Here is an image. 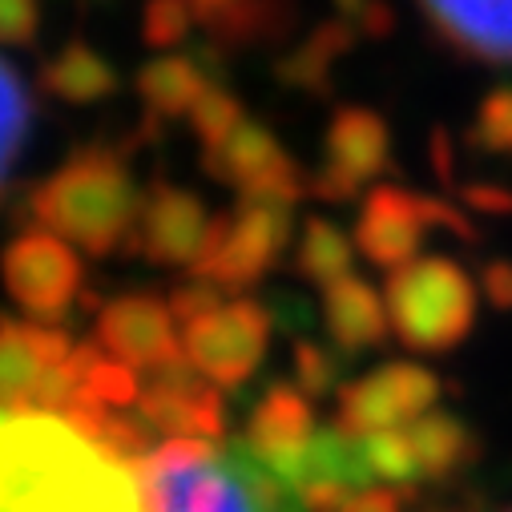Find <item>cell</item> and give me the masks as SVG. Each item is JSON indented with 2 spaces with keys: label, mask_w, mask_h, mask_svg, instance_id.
Masks as SVG:
<instances>
[{
  "label": "cell",
  "mask_w": 512,
  "mask_h": 512,
  "mask_svg": "<svg viewBox=\"0 0 512 512\" xmlns=\"http://www.w3.org/2000/svg\"><path fill=\"white\" fill-rule=\"evenodd\" d=\"M480 154H512V89H492L468 130Z\"/></svg>",
  "instance_id": "f1b7e54d"
},
{
  "label": "cell",
  "mask_w": 512,
  "mask_h": 512,
  "mask_svg": "<svg viewBox=\"0 0 512 512\" xmlns=\"http://www.w3.org/2000/svg\"><path fill=\"white\" fill-rule=\"evenodd\" d=\"M202 162L218 182L234 186L242 198H267V202L295 206L307 190L303 170L259 121H242L222 146L202 150Z\"/></svg>",
  "instance_id": "30bf717a"
},
{
  "label": "cell",
  "mask_w": 512,
  "mask_h": 512,
  "mask_svg": "<svg viewBox=\"0 0 512 512\" xmlns=\"http://www.w3.org/2000/svg\"><path fill=\"white\" fill-rule=\"evenodd\" d=\"M0 279L25 315L37 323H57L77 307L85 271L65 238L49 230H25L0 254Z\"/></svg>",
  "instance_id": "52a82bcc"
},
{
  "label": "cell",
  "mask_w": 512,
  "mask_h": 512,
  "mask_svg": "<svg viewBox=\"0 0 512 512\" xmlns=\"http://www.w3.org/2000/svg\"><path fill=\"white\" fill-rule=\"evenodd\" d=\"M388 315L392 331L408 351L444 355L472 335L476 323V287L452 259L428 254L388 279Z\"/></svg>",
  "instance_id": "3957f363"
},
{
  "label": "cell",
  "mask_w": 512,
  "mask_h": 512,
  "mask_svg": "<svg viewBox=\"0 0 512 512\" xmlns=\"http://www.w3.org/2000/svg\"><path fill=\"white\" fill-rule=\"evenodd\" d=\"M73 339L37 319H0V408L29 412L37 383L73 355Z\"/></svg>",
  "instance_id": "2e32d148"
},
{
  "label": "cell",
  "mask_w": 512,
  "mask_h": 512,
  "mask_svg": "<svg viewBox=\"0 0 512 512\" xmlns=\"http://www.w3.org/2000/svg\"><path fill=\"white\" fill-rule=\"evenodd\" d=\"M138 89H142V101H146L150 117H178V113H190L202 101L210 81H206V69L198 61L162 57V61H150L142 69Z\"/></svg>",
  "instance_id": "7402d4cb"
},
{
  "label": "cell",
  "mask_w": 512,
  "mask_h": 512,
  "mask_svg": "<svg viewBox=\"0 0 512 512\" xmlns=\"http://www.w3.org/2000/svg\"><path fill=\"white\" fill-rule=\"evenodd\" d=\"M315 436V408L311 396L299 392V383H271L263 400L254 404L250 424H246V444L259 452L275 472H283L303 444Z\"/></svg>",
  "instance_id": "ac0fdd59"
},
{
  "label": "cell",
  "mask_w": 512,
  "mask_h": 512,
  "mask_svg": "<svg viewBox=\"0 0 512 512\" xmlns=\"http://www.w3.org/2000/svg\"><path fill=\"white\" fill-rule=\"evenodd\" d=\"M424 512H460V508H424Z\"/></svg>",
  "instance_id": "74e56055"
},
{
  "label": "cell",
  "mask_w": 512,
  "mask_h": 512,
  "mask_svg": "<svg viewBox=\"0 0 512 512\" xmlns=\"http://www.w3.org/2000/svg\"><path fill=\"white\" fill-rule=\"evenodd\" d=\"M291 234L295 218L287 202L242 198L238 210L214 218L206 246L190 267V279H202L218 291H250L279 267Z\"/></svg>",
  "instance_id": "277c9868"
},
{
  "label": "cell",
  "mask_w": 512,
  "mask_h": 512,
  "mask_svg": "<svg viewBox=\"0 0 512 512\" xmlns=\"http://www.w3.org/2000/svg\"><path fill=\"white\" fill-rule=\"evenodd\" d=\"M41 85L61 97V101H73V105H89V101H101L117 89V73L109 69V61L101 53H93L89 45H69L61 49L45 73H41Z\"/></svg>",
  "instance_id": "603a6c76"
},
{
  "label": "cell",
  "mask_w": 512,
  "mask_h": 512,
  "mask_svg": "<svg viewBox=\"0 0 512 512\" xmlns=\"http://www.w3.org/2000/svg\"><path fill=\"white\" fill-rule=\"evenodd\" d=\"M29 130H33V101H29V89L21 81V73L0 57V194H5L21 154H25V142H29Z\"/></svg>",
  "instance_id": "484cf974"
},
{
  "label": "cell",
  "mask_w": 512,
  "mask_h": 512,
  "mask_svg": "<svg viewBox=\"0 0 512 512\" xmlns=\"http://www.w3.org/2000/svg\"><path fill=\"white\" fill-rule=\"evenodd\" d=\"M97 343L105 347V355L146 371H162L186 359L170 299L146 291L117 295L97 311Z\"/></svg>",
  "instance_id": "7c38bea8"
},
{
  "label": "cell",
  "mask_w": 512,
  "mask_h": 512,
  "mask_svg": "<svg viewBox=\"0 0 512 512\" xmlns=\"http://www.w3.org/2000/svg\"><path fill=\"white\" fill-rule=\"evenodd\" d=\"M440 396V375L420 363H383L339 392V428L355 436H375L408 428L432 412Z\"/></svg>",
  "instance_id": "ba28073f"
},
{
  "label": "cell",
  "mask_w": 512,
  "mask_h": 512,
  "mask_svg": "<svg viewBox=\"0 0 512 512\" xmlns=\"http://www.w3.org/2000/svg\"><path fill=\"white\" fill-rule=\"evenodd\" d=\"M267 311H271L275 327H283V331H303V327L311 323V307H307L299 295H291V291H279V295L267 303Z\"/></svg>",
  "instance_id": "d590c367"
},
{
  "label": "cell",
  "mask_w": 512,
  "mask_h": 512,
  "mask_svg": "<svg viewBox=\"0 0 512 512\" xmlns=\"http://www.w3.org/2000/svg\"><path fill=\"white\" fill-rule=\"evenodd\" d=\"M154 512H254L226 460L206 440H170L138 464Z\"/></svg>",
  "instance_id": "5b68a950"
},
{
  "label": "cell",
  "mask_w": 512,
  "mask_h": 512,
  "mask_svg": "<svg viewBox=\"0 0 512 512\" xmlns=\"http://www.w3.org/2000/svg\"><path fill=\"white\" fill-rule=\"evenodd\" d=\"M424 230H428L424 194H412L404 186H375L363 198V210L355 222V246L363 250L367 263L383 271H400L416 263Z\"/></svg>",
  "instance_id": "9a60e30c"
},
{
  "label": "cell",
  "mask_w": 512,
  "mask_h": 512,
  "mask_svg": "<svg viewBox=\"0 0 512 512\" xmlns=\"http://www.w3.org/2000/svg\"><path fill=\"white\" fill-rule=\"evenodd\" d=\"M339 512H404V500L392 488H367V492H355Z\"/></svg>",
  "instance_id": "8d00e7d4"
},
{
  "label": "cell",
  "mask_w": 512,
  "mask_h": 512,
  "mask_svg": "<svg viewBox=\"0 0 512 512\" xmlns=\"http://www.w3.org/2000/svg\"><path fill=\"white\" fill-rule=\"evenodd\" d=\"M428 25L464 57L512 65V0H416Z\"/></svg>",
  "instance_id": "e0dca14e"
},
{
  "label": "cell",
  "mask_w": 512,
  "mask_h": 512,
  "mask_svg": "<svg viewBox=\"0 0 512 512\" xmlns=\"http://www.w3.org/2000/svg\"><path fill=\"white\" fill-rule=\"evenodd\" d=\"M0 512H154L138 464L85 440L65 416L0 420Z\"/></svg>",
  "instance_id": "6da1fadb"
},
{
  "label": "cell",
  "mask_w": 512,
  "mask_h": 512,
  "mask_svg": "<svg viewBox=\"0 0 512 512\" xmlns=\"http://www.w3.org/2000/svg\"><path fill=\"white\" fill-rule=\"evenodd\" d=\"M210 226H214V218L206 214L198 194L162 182L146 194L125 250L154 267H194V259L206 246Z\"/></svg>",
  "instance_id": "5bb4252c"
},
{
  "label": "cell",
  "mask_w": 512,
  "mask_h": 512,
  "mask_svg": "<svg viewBox=\"0 0 512 512\" xmlns=\"http://www.w3.org/2000/svg\"><path fill=\"white\" fill-rule=\"evenodd\" d=\"M138 416L170 440H222V432H226L222 392L186 359H178L146 379Z\"/></svg>",
  "instance_id": "4fadbf2b"
},
{
  "label": "cell",
  "mask_w": 512,
  "mask_h": 512,
  "mask_svg": "<svg viewBox=\"0 0 512 512\" xmlns=\"http://www.w3.org/2000/svg\"><path fill=\"white\" fill-rule=\"evenodd\" d=\"M392 162V138L379 113L343 105L323 134V166L307 178V190L323 202H351Z\"/></svg>",
  "instance_id": "9c48e42d"
},
{
  "label": "cell",
  "mask_w": 512,
  "mask_h": 512,
  "mask_svg": "<svg viewBox=\"0 0 512 512\" xmlns=\"http://www.w3.org/2000/svg\"><path fill=\"white\" fill-rule=\"evenodd\" d=\"M242 121H246V117H242V105L234 101V93H226V89H218V85H210V89L202 93V101L190 109V125H194L202 150L222 146Z\"/></svg>",
  "instance_id": "83f0119b"
},
{
  "label": "cell",
  "mask_w": 512,
  "mask_h": 512,
  "mask_svg": "<svg viewBox=\"0 0 512 512\" xmlns=\"http://www.w3.org/2000/svg\"><path fill=\"white\" fill-rule=\"evenodd\" d=\"M351 263H355L351 238L331 218H307L303 238L295 246V271H299V279L327 291V287H335L339 279L351 275Z\"/></svg>",
  "instance_id": "d4e9b609"
},
{
  "label": "cell",
  "mask_w": 512,
  "mask_h": 512,
  "mask_svg": "<svg viewBox=\"0 0 512 512\" xmlns=\"http://www.w3.org/2000/svg\"><path fill=\"white\" fill-rule=\"evenodd\" d=\"M480 287H484V299L496 311H512V259L480 263Z\"/></svg>",
  "instance_id": "836d02e7"
},
{
  "label": "cell",
  "mask_w": 512,
  "mask_h": 512,
  "mask_svg": "<svg viewBox=\"0 0 512 512\" xmlns=\"http://www.w3.org/2000/svg\"><path fill=\"white\" fill-rule=\"evenodd\" d=\"M142 202L146 194L138 190L125 158L105 146H89L69 154L33 190L29 210L41 230L73 242L93 259H105L113 250H125Z\"/></svg>",
  "instance_id": "7a4b0ae2"
},
{
  "label": "cell",
  "mask_w": 512,
  "mask_h": 512,
  "mask_svg": "<svg viewBox=\"0 0 512 512\" xmlns=\"http://www.w3.org/2000/svg\"><path fill=\"white\" fill-rule=\"evenodd\" d=\"M146 25H150V29H146L150 45H170V41H178V37L186 33V25H190V5H186V0H154Z\"/></svg>",
  "instance_id": "d6a6232c"
},
{
  "label": "cell",
  "mask_w": 512,
  "mask_h": 512,
  "mask_svg": "<svg viewBox=\"0 0 512 512\" xmlns=\"http://www.w3.org/2000/svg\"><path fill=\"white\" fill-rule=\"evenodd\" d=\"M460 194H464V202H468L472 210H480V214H492V218L512 214V190H504V186L472 182V186H460Z\"/></svg>",
  "instance_id": "e575fe53"
},
{
  "label": "cell",
  "mask_w": 512,
  "mask_h": 512,
  "mask_svg": "<svg viewBox=\"0 0 512 512\" xmlns=\"http://www.w3.org/2000/svg\"><path fill=\"white\" fill-rule=\"evenodd\" d=\"M218 456L226 460V468L242 484V492H246V500H250L254 512H307V504L299 500V492L259 452H254L246 440H226L218 448Z\"/></svg>",
  "instance_id": "cb8c5ba5"
},
{
  "label": "cell",
  "mask_w": 512,
  "mask_h": 512,
  "mask_svg": "<svg viewBox=\"0 0 512 512\" xmlns=\"http://www.w3.org/2000/svg\"><path fill=\"white\" fill-rule=\"evenodd\" d=\"M291 363H295L299 392H307L311 400L331 396V392L339 388V359L331 355V347H319V343H311V339H295Z\"/></svg>",
  "instance_id": "f546056e"
},
{
  "label": "cell",
  "mask_w": 512,
  "mask_h": 512,
  "mask_svg": "<svg viewBox=\"0 0 512 512\" xmlns=\"http://www.w3.org/2000/svg\"><path fill=\"white\" fill-rule=\"evenodd\" d=\"M5 416H13V412H5V408H0V420H5Z\"/></svg>",
  "instance_id": "f35d334b"
},
{
  "label": "cell",
  "mask_w": 512,
  "mask_h": 512,
  "mask_svg": "<svg viewBox=\"0 0 512 512\" xmlns=\"http://www.w3.org/2000/svg\"><path fill=\"white\" fill-rule=\"evenodd\" d=\"M146 383L138 379V367L121 363L113 355H105L101 343H89V359H85V379H81V396L105 404V408H138Z\"/></svg>",
  "instance_id": "4316f807"
},
{
  "label": "cell",
  "mask_w": 512,
  "mask_h": 512,
  "mask_svg": "<svg viewBox=\"0 0 512 512\" xmlns=\"http://www.w3.org/2000/svg\"><path fill=\"white\" fill-rule=\"evenodd\" d=\"M404 432H408V440H412L420 480H448V476H460V472L480 456L476 432H472L460 416H452V412H444V408L424 412V416L412 420Z\"/></svg>",
  "instance_id": "ffe728a7"
},
{
  "label": "cell",
  "mask_w": 512,
  "mask_h": 512,
  "mask_svg": "<svg viewBox=\"0 0 512 512\" xmlns=\"http://www.w3.org/2000/svg\"><path fill=\"white\" fill-rule=\"evenodd\" d=\"M275 319L263 303L234 299L182 327V355L214 388H238L259 371Z\"/></svg>",
  "instance_id": "8992f818"
},
{
  "label": "cell",
  "mask_w": 512,
  "mask_h": 512,
  "mask_svg": "<svg viewBox=\"0 0 512 512\" xmlns=\"http://www.w3.org/2000/svg\"><path fill=\"white\" fill-rule=\"evenodd\" d=\"M65 420L85 436L93 440L101 452L125 460V464H142L146 456L158 452L154 444V428L142 420V416H125L121 408H105L89 396H77L65 412Z\"/></svg>",
  "instance_id": "44dd1931"
},
{
  "label": "cell",
  "mask_w": 512,
  "mask_h": 512,
  "mask_svg": "<svg viewBox=\"0 0 512 512\" xmlns=\"http://www.w3.org/2000/svg\"><path fill=\"white\" fill-rule=\"evenodd\" d=\"M170 307H174V319L186 327V323H194V319L218 311V307H222V291L210 287V283H202V279H186V283L170 295Z\"/></svg>",
  "instance_id": "1f68e13d"
},
{
  "label": "cell",
  "mask_w": 512,
  "mask_h": 512,
  "mask_svg": "<svg viewBox=\"0 0 512 512\" xmlns=\"http://www.w3.org/2000/svg\"><path fill=\"white\" fill-rule=\"evenodd\" d=\"M41 29V0H0V45H29Z\"/></svg>",
  "instance_id": "4dcf8cb0"
},
{
  "label": "cell",
  "mask_w": 512,
  "mask_h": 512,
  "mask_svg": "<svg viewBox=\"0 0 512 512\" xmlns=\"http://www.w3.org/2000/svg\"><path fill=\"white\" fill-rule=\"evenodd\" d=\"M323 327L343 355L375 351L392 331L388 299H379L363 279L347 275L323 291Z\"/></svg>",
  "instance_id": "d6986e66"
},
{
  "label": "cell",
  "mask_w": 512,
  "mask_h": 512,
  "mask_svg": "<svg viewBox=\"0 0 512 512\" xmlns=\"http://www.w3.org/2000/svg\"><path fill=\"white\" fill-rule=\"evenodd\" d=\"M279 476L299 492L307 512H339L355 492H367V484L375 480L363 436L347 428H315V436Z\"/></svg>",
  "instance_id": "8fae6325"
}]
</instances>
